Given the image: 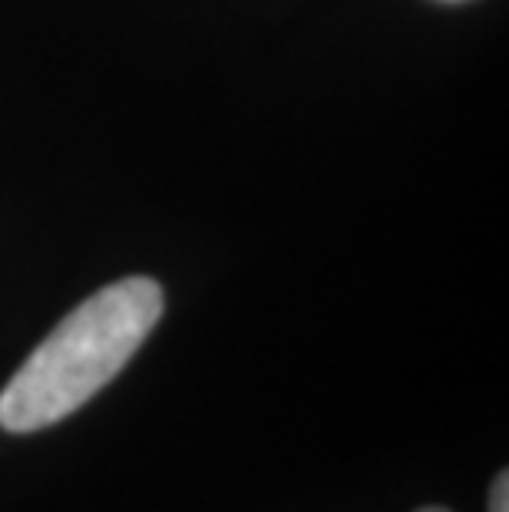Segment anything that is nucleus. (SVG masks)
I'll use <instances>...</instances> for the list:
<instances>
[{
    "label": "nucleus",
    "mask_w": 509,
    "mask_h": 512,
    "mask_svg": "<svg viewBox=\"0 0 509 512\" xmlns=\"http://www.w3.org/2000/svg\"><path fill=\"white\" fill-rule=\"evenodd\" d=\"M153 278H123L90 294L53 328L0 390V427L37 433L67 420L123 370L162 318Z\"/></svg>",
    "instance_id": "f257e3e1"
},
{
    "label": "nucleus",
    "mask_w": 509,
    "mask_h": 512,
    "mask_svg": "<svg viewBox=\"0 0 509 512\" xmlns=\"http://www.w3.org/2000/svg\"><path fill=\"white\" fill-rule=\"evenodd\" d=\"M490 512H509V476L500 473L490 489Z\"/></svg>",
    "instance_id": "f03ea898"
},
{
    "label": "nucleus",
    "mask_w": 509,
    "mask_h": 512,
    "mask_svg": "<svg viewBox=\"0 0 509 512\" xmlns=\"http://www.w3.org/2000/svg\"><path fill=\"white\" fill-rule=\"evenodd\" d=\"M417 512H450V509H443V506H424V509H417Z\"/></svg>",
    "instance_id": "7ed1b4c3"
},
{
    "label": "nucleus",
    "mask_w": 509,
    "mask_h": 512,
    "mask_svg": "<svg viewBox=\"0 0 509 512\" xmlns=\"http://www.w3.org/2000/svg\"><path fill=\"white\" fill-rule=\"evenodd\" d=\"M447 4H460V0H447Z\"/></svg>",
    "instance_id": "20e7f679"
}]
</instances>
